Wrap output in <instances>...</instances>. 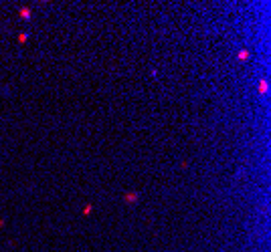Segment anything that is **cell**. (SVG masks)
<instances>
[{"label":"cell","instance_id":"cell-1","mask_svg":"<svg viewBox=\"0 0 271 252\" xmlns=\"http://www.w3.org/2000/svg\"><path fill=\"white\" fill-rule=\"evenodd\" d=\"M136 198H138V194H126V202H128V204H134Z\"/></svg>","mask_w":271,"mask_h":252},{"label":"cell","instance_id":"cell-2","mask_svg":"<svg viewBox=\"0 0 271 252\" xmlns=\"http://www.w3.org/2000/svg\"><path fill=\"white\" fill-rule=\"evenodd\" d=\"M259 91H261V93H265V91H267V83H265V81H261V83H259Z\"/></svg>","mask_w":271,"mask_h":252},{"label":"cell","instance_id":"cell-4","mask_svg":"<svg viewBox=\"0 0 271 252\" xmlns=\"http://www.w3.org/2000/svg\"><path fill=\"white\" fill-rule=\"evenodd\" d=\"M247 57H249V53H247V51H241V53H239V59H241V61H245Z\"/></svg>","mask_w":271,"mask_h":252},{"label":"cell","instance_id":"cell-3","mask_svg":"<svg viewBox=\"0 0 271 252\" xmlns=\"http://www.w3.org/2000/svg\"><path fill=\"white\" fill-rule=\"evenodd\" d=\"M21 16L28 18V16H30V10H28V8H22V10H21Z\"/></svg>","mask_w":271,"mask_h":252}]
</instances>
